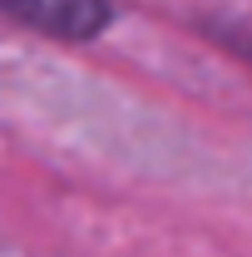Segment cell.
Returning a JSON list of instances; mask_svg holds the SVG:
<instances>
[{
  "instance_id": "cell-1",
  "label": "cell",
  "mask_w": 252,
  "mask_h": 257,
  "mask_svg": "<svg viewBox=\"0 0 252 257\" xmlns=\"http://www.w3.org/2000/svg\"><path fill=\"white\" fill-rule=\"evenodd\" d=\"M0 10L55 40H94L114 20L109 0H0Z\"/></svg>"
}]
</instances>
